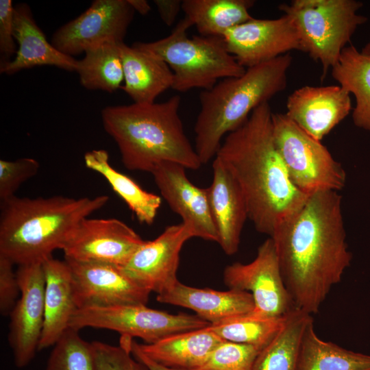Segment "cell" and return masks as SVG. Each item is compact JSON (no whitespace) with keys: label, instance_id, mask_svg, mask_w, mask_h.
Wrapping results in <instances>:
<instances>
[{"label":"cell","instance_id":"cell-21","mask_svg":"<svg viewBox=\"0 0 370 370\" xmlns=\"http://www.w3.org/2000/svg\"><path fill=\"white\" fill-rule=\"evenodd\" d=\"M156 299L160 303L190 309L210 324L250 313L254 307L252 295L248 292L194 288L180 281L168 291L158 294Z\"/></svg>","mask_w":370,"mask_h":370},{"label":"cell","instance_id":"cell-35","mask_svg":"<svg viewBox=\"0 0 370 370\" xmlns=\"http://www.w3.org/2000/svg\"><path fill=\"white\" fill-rule=\"evenodd\" d=\"M39 162L32 158L15 160H0V200L5 201L15 196L19 186L36 175Z\"/></svg>","mask_w":370,"mask_h":370},{"label":"cell","instance_id":"cell-29","mask_svg":"<svg viewBox=\"0 0 370 370\" xmlns=\"http://www.w3.org/2000/svg\"><path fill=\"white\" fill-rule=\"evenodd\" d=\"M297 370H370V354L324 341L316 333L313 322L302 338Z\"/></svg>","mask_w":370,"mask_h":370},{"label":"cell","instance_id":"cell-34","mask_svg":"<svg viewBox=\"0 0 370 370\" xmlns=\"http://www.w3.org/2000/svg\"><path fill=\"white\" fill-rule=\"evenodd\" d=\"M95 370H149L130 349L100 341L90 343Z\"/></svg>","mask_w":370,"mask_h":370},{"label":"cell","instance_id":"cell-22","mask_svg":"<svg viewBox=\"0 0 370 370\" xmlns=\"http://www.w3.org/2000/svg\"><path fill=\"white\" fill-rule=\"evenodd\" d=\"M42 265L45 278V320L38 350L55 345L69 328L71 319L77 309L66 261L52 256Z\"/></svg>","mask_w":370,"mask_h":370},{"label":"cell","instance_id":"cell-12","mask_svg":"<svg viewBox=\"0 0 370 370\" xmlns=\"http://www.w3.org/2000/svg\"><path fill=\"white\" fill-rule=\"evenodd\" d=\"M21 294L10 313L8 341L18 368L34 358L45 320V278L42 263L18 265Z\"/></svg>","mask_w":370,"mask_h":370},{"label":"cell","instance_id":"cell-24","mask_svg":"<svg viewBox=\"0 0 370 370\" xmlns=\"http://www.w3.org/2000/svg\"><path fill=\"white\" fill-rule=\"evenodd\" d=\"M224 341L206 327L173 334L151 344L136 342V345L143 353L162 365L193 370Z\"/></svg>","mask_w":370,"mask_h":370},{"label":"cell","instance_id":"cell-23","mask_svg":"<svg viewBox=\"0 0 370 370\" xmlns=\"http://www.w3.org/2000/svg\"><path fill=\"white\" fill-rule=\"evenodd\" d=\"M119 47L124 73L121 88L134 103H155L160 94L172 88L173 74L164 61L124 42Z\"/></svg>","mask_w":370,"mask_h":370},{"label":"cell","instance_id":"cell-14","mask_svg":"<svg viewBox=\"0 0 370 370\" xmlns=\"http://www.w3.org/2000/svg\"><path fill=\"white\" fill-rule=\"evenodd\" d=\"M117 219H83L62 249L65 259L123 266L144 243Z\"/></svg>","mask_w":370,"mask_h":370},{"label":"cell","instance_id":"cell-3","mask_svg":"<svg viewBox=\"0 0 370 370\" xmlns=\"http://www.w3.org/2000/svg\"><path fill=\"white\" fill-rule=\"evenodd\" d=\"M181 98L161 103L109 106L101 111L105 131L116 143L125 167L151 173L172 162L197 170L202 165L179 114Z\"/></svg>","mask_w":370,"mask_h":370},{"label":"cell","instance_id":"cell-18","mask_svg":"<svg viewBox=\"0 0 370 370\" xmlns=\"http://www.w3.org/2000/svg\"><path fill=\"white\" fill-rule=\"evenodd\" d=\"M352 109L350 94L340 86H305L288 97L285 114L303 131L321 141Z\"/></svg>","mask_w":370,"mask_h":370},{"label":"cell","instance_id":"cell-19","mask_svg":"<svg viewBox=\"0 0 370 370\" xmlns=\"http://www.w3.org/2000/svg\"><path fill=\"white\" fill-rule=\"evenodd\" d=\"M213 177L207 188L218 243L229 256L237 252L244 224L249 219L244 195L238 182L221 161L212 162Z\"/></svg>","mask_w":370,"mask_h":370},{"label":"cell","instance_id":"cell-28","mask_svg":"<svg viewBox=\"0 0 370 370\" xmlns=\"http://www.w3.org/2000/svg\"><path fill=\"white\" fill-rule=\"evenodd\" d=\"M251 0H183L182 10L201 36H221L253 17Z\"/></svg>","mask_w":370,"mask_h":370},{"label":"cell","instance_id":"cell-11","mask_svg":"<svg viewBox=\"0 0 370 370\" xmlns=\"http://www.w3.org/2000/svg\"><path fill=\"white\" fill-rule=\"evenodd\" d=\"M134 14L127 0H95L79 16L58 28L51 42L72 57L106 42H123Z\"/></svg>","mask_w":370,"mask_h":370},{"label":"cell","instance_id":"cell-41","mask_svg":"<svg viewBox=\"0 0 370 370\" xmlns=\"http://www.w3.org/2000/svg\"><path fill=\"white\" fill-rule=\"evenodd\" d=\"M361 51L365 54L370 55V40L365 45Z\"/></svg>","mask_w":370,"mask_h":370},{"label":"cell","instance_id":"cell-20","mask_svg":"<svg viewBox=\"0 0 370 370\" xmlns=\"http://www.w3.org/2000/svg\"><path fill=\"white\" fill-rule=\"evenodd\" d=\"M14 38L18 47L16 56L1 73L14 74L23 69L49 65L68 71H75L77 60L57 49L38 26L29 5L14 6Z\"/></svg>","mask_w":370,"mask_h":370},{"label":"cell","instance_id":"cell-40","mask_svg":"<svg viewBox=\"0 0 370 370\" xmlns=\"http://www.w3.org/2000/svg\"><path fill=\"white\" fill-rule=\"evenodd\" d=\"M128 3L134 12H137L142 15L147 14L151 10V6L145 0H127Z\"/></svg>","mask_w":370,"mask_h":370},{"label":"cell","instance_id":"cell-32","mask_svg":"<svg viewBox=\"0 0 370 370\" xmlns=\"http://www.w3.org/2000/svg\"><path fill=\"white\" fill-rule=\"evenodd\" d=\"M53 347L45 370H95L90 343L79 330L69 328Z\"/></svg>","mask_w":370,"mask_h":370},{"label":"cell","instance_id":"cell-31","mask_svg":"<svg viewBox=\"0 0 370 370\" xmlns=\"http://www.w3.org/2000/svg\"><path fill=\"white\" fill-rule=\"evenodd\" d=\"M285 316L259 318L248 313L210 324L208 328L225 341L252 345L261 351L280 330Z\"/></svg>","mask_w":370,"mask_h":370},{"label":"cell","instance_id":"cell-2","mask_svg":"<svg viewBox=\"0 0 370 370\" xmlns=\"http://www.w3.org/2000/svg\"><path fill=\"white\" fill-rule=\"evenodd\" d=\"M269 102L229 133L216 155L238 182L256 230L269 236L309 195L292 182L275 146Z\"/></svg>","mask_w":370,"mask_h":370},{"label":"cell","instance_id":"cell-7","mask_svg":"<svg viewBox=\"0 0 370 370\" xmlns=\"http://www.w3.org/2000/svg\"><path fill=\"white\" fill-rule=\"evenodd\" d=\"M362 6L356 0H293L279 5L293 22L304 52L321 64V81L358 27L367 21L358 14Z\"/></svg>","mask_w":370,"mask_h":370},{"label":"cell","instance_id":"cell-16","mask_svg":"<svg viewBox=\"0 0 370 370\" xmlns=\"http://www.w3.org/2000/svg\"><path fill=\"white\" fill-rule=\"evenodd\" d=\"M72 275L78 308L125 304H147V290L131 280L120 267L65 259Z\"/></svg>","mask_w":370,"mask_h":370},{"label":"cell","instance_id":"cell-26","mask_svg":"<svg viewBox=\"0 0 370 370\" xmlns=\"http://www.w3.org/2000/svg\"><path fill=\"white\" fill-rule=\"evenodd\" d=\"M331 73L339 86L355 97L352 112L355 126L370 132V55L348 45L331 69Z\"/></svg>","mask_w":370,"mask_h":370},{"label":"cell","instance_id":"cell-33","mask_svg":"<svg viewBox=\"0 0 370 370\" xmlns=\"http://www.w3.org/2000/svg\"><path fill=\"white\" fill-rule=\"evenodd\" d=\"M260 352L252 345L224 341L193 370H254Z\"/></svg>","mask_w":370,"mask_h":370},{"label":"cell","instance_id":"cell-5","mask_svg":"<svg viewBox=\"0 0 370 370\" xmlns=\"http://www.w3.org/2000/svg\"><path fill=\"white\" fill-rule=\"evenodd\" d=\"M292 61L286 53L247 68L241 76L223 79L200 92L194 132L195 149L202 164L216 157L224 136L241 127L254 109L286 88Z\"/></svg>","mask_w":370,"mask_h":370},{"label":"cell","instance_id":"cell-30","mask_svg":"<svg viewBox=\"0 0 370 370\" xmlns=\"http://www.w3.org/2000/svg\"><path fill=\"white\" fill-rule=\"evenodd\" d=\"M119 45L102 44L86 51L85 56L77 60L75 71L84 88L108 92L120 88L124 73Z\"/></svg>","mask_w":370,"mask_h":370},{"label":"cell","instance_id":"cell-38","mask_svg":"<svg viewBox=\"0 0 370 370\" xmlns=\"http://www.w3.org/2000/svg\"><path fill=\"white\" fill-rule=\"evenodd\" d=\"M153 3L162 21L167 26L173 24L180 11L182 10V1L180 0H154Z\"/></svg>","mask_w":370,"mask_h":370},{"label":"cell","instance_id":"cell-1","mask_svg":"<svg viewBox=\"0 0 370 370\" xmlns=\"http://www.w3.org/2000/svg\"><path fill=\"white\" fill-rule=\"evenodd\" d=\"M269 237L295 306L310 314L317 313L352 260L346 241L342 197L334 190L309 195Z\"/></svg>","mask_w":370,"mask_h":370},{"label":"cell","instance_id":"cell-27","mask_svg":"<svg viewBox=\"0 0 370 370\" xmlns=\"http://www.w3.org/2000/svg\"><path fill=\"white\" fill-rule=\"evenodd\" d=\"M312 314L293 308L271 342L257 356L254 370H297L302 338Z\"/></svg>","mask_w":370,"mask_h":370},{"label":"cell","instance_id":"cell-9","mask_svg":"<svg viewBox=\"0 0 370 370\" xmlns=\"http://www.w3.org/2000/svg\"><path fill=\"white\" fill-rule=\"evenodd\" d=\"M210 324L197 315L169 314L146 304H125L78 308L71 319L69 328L79 331L88 327L111 330L121 336L138 337L151 344L171 334Z\"/></svg>","mask_w":370,"mask_h":370},{"label":"cell","instance_id":"cell-4","mask_svg":"<svg viewBox=\"0 0 370 370\" xmlns=\"http://www.w3.org/2000/svg\"><path fill=\"white\" fill-rule=\"evenodd\" d=\"M106 195L17 197L1 201L0 256L14 264L42 263L62 249L77 225L108 201Z\"/></svg>","mask_w":370,"mask_h":370},{"label":"cell","instance_id":"cell-15","mask_svg":"<svg viewBox=\"0 0 370 370\" xmlns=\"http://www.w3.org/2000/svg\"><path fill=\"white\" fill-rule=\"evenodd\" d=\"M195 237L186 224L166 227L155 239L145 241L121 270L150 293H162L179 280L177 271L183 245Z\"/></svg>","mask_w":370,"mask_h":370},{"label":"cell","instance_id":"cell-8","mask_svg":"<svg viewBox=\"0 0 370 370\" xmlns=\"http://www.w3.org/2000/svg\"><path fill=\"white\" fill-rule=\"evenodd\" d=\"M275 146L291 180L301 192H338L346 184V173L328 149L292 121L285 114H272Z\"/></svg>","mask_w":370,"mask_h":370},{"label":"cell","instance_id":"cell-10","mask_svg":"<svg viewBox=\"0 0 370 370\" xmlns=\"http://www.w3.org/2000/svg\"><path fill=\"white\" fill-rule=\"evenodd\" d=\"M230 289L251 294L254 307L249 314L259 318H280L295 308L282 275L273 240L269 237L258 247L250 262H234L223 271Z\"/></svg>","mask_w":370,"mask_h":370},{"label":"cell","instance_id":"cell-25","mask_svg":"<svg viewBox=\"0 0 370 370\" xmlns=\"http://www.w3.org/2000/svg\"><path fill=\"white\" fill-rule=\"evenodd\" d=\"M84 160L88 169L106 180L140 223L147 225L153 223L161 206V197L144 190L132 178L116 171L111 166L108 153L104 149L87 151Z\"/></svg>","mask_w":370,"mask_h":370},{"label":"cell","instance_id":"cell-13","mask_svg":"<svg viewBox=\"0 0 370 370\" xmlns=\"http://www.w3.org/2000/svg\"><path fill=\"white\" fill-rule=\"evenodd\" d=\"M227 50L245 69L269 62L293 50L304 52L297 30L284 14L274 19H251L222 36Z\"/></svg>","mask_w":370,"mask_h":370},{"label":"cell","instance_id":"cell-17","mask_svg":"<svg viewBox=\"0 0 370 370\" xmlns=\"http://www.w3.org/2000/svg\"><path fill=\"white\" fill-rule=\"evenodd\" d=\"M186 169L178 163L164 162L151 173L162 197L171 209L180 215L195 237L218 243V234L212 219L206 188L193 184Z\"/></svg>","mask_w":370,"mask_h":370},{"label":"cell","instance_id":"cell-36","mask_svg":"<svg viewBox=\"0 0 370 370\" xmlns=\"http://www.w3.org/2000/svg\"><path fill=\"white\" fill-rule=\"evenodd\" d=\"M14 6L11 0L0 1V71L16 56Z\"/></svg>","mask_w":370,"mask_h":370},{"label":"cell","instance_id":"cell-37","mask_svg":"<svg viewBox=\"0 0 370 370\" xmlns=\"http://www.w3.org/2000/svg\"><path fill=\"white\" fill-rule=\"evenodd\" d=\"M13 262L0 256V312L2 315L10 314L21 294L20 285L14 271Z\"/></svg>","mask_w":370,"mask_h":370},{"label":"cell","instance_id":"cell-39","mask_svg":"<svg viewBox=\"0 0 370 370\" xmlns=\"http://www.w3.org/2000/svg\"><path fill=\"white\" fill-rule=\"evenodd\" d=\"M124 338V341L127 345L133 356L144 364L149 370H180L169 368L158 363L143 353L137 347L136 341H134L133 338L129 337H125Z\"/></svg>","mask_w":370,"mask_h":370},{"label":"cell","instance_id":"cell-6","mask_svg":"<svg viewBox=\"0 0 370 370\" xmlns=\"http://www.w3.org/2000/svg\"><path fill=\"white\" fill-rule=\"evenodd\" d=\"M184 17L167 36L151 42H136L135 47L164 61L173 74L172 88L178 92L208 90L219 81L243 75L242 66L227 50L221 36H193Z\"/></svg>","mask_w":370,"mask_h":370}]
</instances>
